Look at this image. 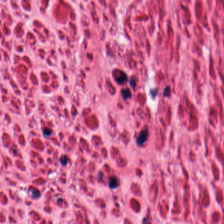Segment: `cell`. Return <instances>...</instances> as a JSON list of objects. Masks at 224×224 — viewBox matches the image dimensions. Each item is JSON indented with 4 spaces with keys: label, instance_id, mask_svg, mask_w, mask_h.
Segmentation results:
<instances>
[{
    "label": "cell",
    "instance_id": "obj_7",
    "mask_svg": "<svg viewBox=\"0 0 224 224\" xmlns=\"http://www.w3.org/2000/svg\"><path fill=\"white\" fill-rule=\"evenodd\" d=\"M163 95H164V96H165V97H167V96L169 95H170V88H169V87H167V88L164 89Z\"/></svg>",
    "mask_w": 224,
    "mask_h": 224
},
{
    "label": "cell",
    "instance_id": "obj_1",
    "mask_svg": "<svg viewBox=\"0 0 224 224\" xmlns=\"http://www.w3.org/2000/svg\"><path fill=\"white\" fill-rule=\"evenodd\" d=\"M148 131L147 129L142 131L136 138V143L138 145H143L148 140Z\"/></svg>",
    "mask_w": 224,
    "mask_h": 224
},
{
    "label": "cell",
    "instance_id": "obj_2",
    "mask_svg": "<svg viewBox=\"0 0 224 224\" xmlns=\"http://www.w3.org/2000/svg\"><path fill=\"white\" fill-rule=\"evenodd\" d=\"M119 186V180L115 176H112L109 178V187L110 189H115Z\"/></svg>",
    "mask_w": 224,
    "mask_h": 224
},
{
    "label": "cell",
    "instance_id": "obj_6",
    "mask_svg": "<svg viewBox=\"0 0 224 224\" xmlns=\"http://www.w3.org/2000/svg\"><path fill=\"white\" fill-rule=\"evenodd\" d=\"M52 134V130L49 128H45L43 130V135L45 137H49Z\"/></svg>",
    "mask_w": 224,
    "mask_h": 224
},
{
    "label": "cell",
    "instance_id": "obj_3",
    "mask_svg": "<svg viewBox=\"0 0 224 224\" xmlns=\"http://www.w3.org/2000/svg\"><path fill=\"white\" fill-rule=\"evenodd\" d=\"M121 93H122V96L123 97V98L125 99H129L131 97V91L129 90V89L123 90L122 91H121Z\"/></svg>",
    "mask_w": 224,
    "mask_h": 224
},
{
    "label": "cell",
    "instance_id": "obj_5",
    "mask_svg": "<svg viewBox=\"0 0 224 224\" xmlns=\"http://www.w3.org/2000/svg\"><path fill=\"white\" fill-rule=\"evenodd\" d=\"M68 157L66 156H62L60 158V162H61V164L64 165V166H66V164H68Z\"/></svg>",
    "mask_w": 224,
    "mask_h": 224
},
{
    "label": "cell",
    "instance_id": "obj_4",
    "mask_svg": "<svg viewBox=\"0 0 224 224\" xmlns=\"http://www.w3.org/2000/svg\"><path fill=\"white\" fill-rule=\"evenodd\" d=\"M116 79H117V81L118 83L121 84V83H123V82H125L126 80V75L124 73H121L120 76L116 77Z\"/></svg>",
    "mask_w": 224,
    "mask_h": 224
},
{
    "label": "cell",
    "instance_id": "obj_8",
    "mask_svg": "<svg viewBox=\"0 0 224 224\" xmlns=\"http://www.w3.org/2000/svg\"><path fill=\"white\" fill-rule=\"evenodd\" d=\"M131 86L132 88H134L135 86H136V83L134 82V80L131 79Z\"/></svg>",
    "mask_w": 224,
    "mask_h": 224
}]
</instances>
